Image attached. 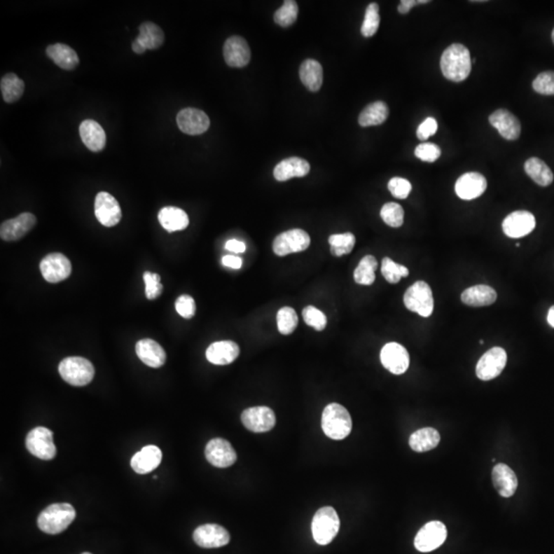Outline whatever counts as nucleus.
Wrapping results in <instances>:
<instances>
[{
    "label": "nucleus",
    "instance_id": "f257e3e1",
    "mask_svg": "<svg viewBox=\"0 0 554 554\" xmlns=\"http://www.w3.org/2000/svg\"><path fill=\"white\" fill-rule=\"evenodd\" d=\"M471 65L469 50L463 44H452L441 55V72L454 83L465 81L471 72Z\"/></svg>",
    "mask_w": 554,
    "mask_h": 554
},
{
    "label": "nucleus",
    "instance_id": "f03ea898",
    "mask_svg": "<svg viewBox=\"0 0 554 554\" xmlns=\"http://www.w3.org/2000/svg\"><path fill=\"white\" fill-rule=\"evenodd\" d=\"M76 511L69 503L50 505L39 514L37 525L46 534L57 535L65 531L74 522Z\"/></svg>",
    "mask_w": 554,
    "mask_h": 554
},
{
    "label": "nucleus",
    "instance_id": "7ed1b4c3",
    "mask_svg": "<svg viewBox=\"0 0 554 554\" xmlns=\"http://www.w3.org/2000/svg\"><path fill=\"white\" fill-rule=\"evenodd\" d=\"M321 427L328 438L335 441L347 438L352 430L349 412L339 403H330L322 412Z\"/></svg>",
    "mask_w": 554,
    "mask_h": 554
},
{
    "label": "nucleus",
    "instance_id": "20e7f679",
    "mask_svg": "<svg viewBox=\"0 0 554 554\" xmlns=\"http://www.w3.org/2000/svg\"><path fill=\"white\" fill-rule=\"evenodd\" d=\"M313 539L319 545H328L335 539L340 529V518L333 507H322L313 516Z\"/></svg>",
    "mask_w": 554,
    "mask_h": 554
},
{
    "label": "nucleus",
    "instance_id": "39448f33",
    "mask_svg": "<svg viewBox=\"0 0 554 554\" xmlns=\"http://www.w3.org/2000/svg\"><path fill=\"white\" fill-rule=\"evenodd\" d=\"M59 373L64 381L70 385L85 386L94 379L95 368L83 357H67L60 363Z\"/></svg>",
    "mask_w": 554,
    "mask_h": 554
},
{
    "label": "nucleus",
    "instance_id": "423d86ee",
    "mask_svg": "<svg viewBox=\"0 0 554 554\" xmlns=\"http://www.w3.org/2000/svg\"><path fill=\"white\" fill-rule=\"evenodd\" d=\"M403 303L408 310L429 317L434 312V300L431 288L425 282H417L408 289L403 296Z\"/></svg>",
    "mask_w": 554,
    "mask_h": 554
},
{
    "label": "nucleus",
    "instance_id": "0eeeda50",
    "mask_svg": "<svg viewBox=\"0 0 554 554\" xmlns=\"http://www.w3.org/2000/svg\"><path fill=\"white\" fill-rule=\"evenodd\" d=\"M28 451L41 460H52L56 457L57 449L53 439V432L46 427L34 428L26 438Z\"/></svg>",
    "mask_w": 554,
    "mask_h": 554
},
{
    "label": "nucleus",
    "instance_id": "6e6552de",
    "mask_svg": "<svg viewBox=\"0 0 554 554\" xmlns=\"http://www.w3.org/2000/svg\"><path fill=\"white\" fill-rule=\"evenodd\" d=\"M310 236L302 229H292L280 233L273 240L272 249L275 255L279 257L290 254L304 251L310 246Z\"/></svg>",
    "mask_w": 554,
    "mask_h": 554
},
{
    "label": "nucleus",
    "instance_id": "1a4fd4ad",
    "mask_svg": "<svg viewBox=\"0 0 554 554\" xmlns=\"http://www.w3.org/2000/svg\"><path fill=\"white\" fill-rule=\"evenodd\" d=\"M448 531L443 522L434 520L423 525L415 537L414 544L420 553H430L436 550L445 543Z\"/></svg>",
    "mask_w": 554,
    "mask_h": 554
},
{
    "label": "nucleus",
    "instance_id": "9d476101",
    "mask_svg": "<svg viewBox=\"0 0 554 554\" xmlns=\"http://www.w3.org/2000/svg\"><path fill=\"white\" fill-rule=\"evenodd\" d=\"M507 363L506 351L501 347L487 350L476 365V376L483 381L497 378L504 370Z\"/></svg>",
    "mask_w": 554,
    "mask_h": 554
},
{
    "label": "nucleus",
    "instance_id": "9b49d317",
    "mask_svg": "<svg viewBox=\"0 0 554 554\" xmlns=\"http://www.w3.org/2000/svg\"><path fill=\"white\" fill-rule=\"evenodd\" d=\"M41 271L46 282H50V284H58L71 275V263L63 254H50L41 261Z\"/></svg>",
    "mask_w": 554,
    "mask_h": 554
},
{
    "label": "nucleus",
    "instance_id": "f8f14e48",
    "mask_svg": "<svg viewBox=\"0 0 554 554\" xmlns=\"http://www.w3.org/2000/svg\"><path fill=\"white\" fill-rule=\"evenodd\" d=\"M242 422L249 431L263 434L270 431L275 427L277 417L270 408H249L242 412Z\"/></svg>",
    "mask_w": 554,
    "mask_h": 554
},
{
    "label": "nucleus",
    "instance_id": "ddd939ff",
    "mask_svg": "<svg viewBox=\"0 0 554 554\" xmlns=\"http://www.w3.org/2000/svg\"><path fill=\"white\" fill-rule=\"evenodd\" d=\"M95 215L105 227H114L121 220V209L114 196L100 192L95 200Z\"/></svg>",
    "mask_w": 554,
    "mask_h": 554
},
{
    "label": "nucleus",
    "instance_id": "4468645a",
    "mask_svg": "<svg viewBox=\"0 0 554 554\" xmlns=\"http://www.w3.org/2000/svg\"><path fill=\"white\" fill-rule=\"evenodd\" d=\"M381 363L394 375H403L410 366V355L408 350L401 344L390 342L381 350Z\"/></svg>",
    "mask_w": 554,
    "mask_h": 554
},
{
    "label": "nucleus",
    "instance_id": "2eb2a0df",
    "mask_svg": "<svg viewBox=\"0 0 554 554\" xmlns=\"http://www.w3.org/2000/svg\"><path fill=\"white\" fill-rule=\"evenodd\" d=\"M193 540L202 548H219L228 544L230 535L222 525L207 524L200 525L194 531Z\"/></svg>",
    "mask_w": 554,
    "mask_h": 554
},
{
    "label": "nucleus",
    "instance_id": "dca6fc26",
    "mask_svg": "<svg viewBox=\"0 0 554 554\" xmlns=\"http://www.w3.org/2000/svg\"><path fill=\"white\" fill-rule=\"evenodd\" d=\"M205 458L213 466L218 468L230 467L236 462L235 450L226 439L214 438L205 447Z\"/></svg>",
    "mask_w": 554,
    "mask_h": 554
},
{
    "label": "nucleus",
    "instance_id": "f3484780",
    "mask_svg": "<svg viewBox=\"0 0 554 554\" xmlns=\"http://www.w3.org/2000/svg\"><path fill=\"white\" fill-rule=\"evenodd\" d=\"M179 129L190 136L204 134L209 130L211 120L204 111L195 108L181 110L176 116Z\"/></svg>",
    "mask_w": 554,
    "mask_h": 554
},
{
    "label": "nucleus",
    "instance_id": "a211bd4d",
    "mask_svg": "<svg viewBox=\"0 0 554 554\" xmlns=\"http://www.w3.org/2000/svg\"><path fill=\"white\" fill-rule=\"evenodd\" d=\"M535 227V217L527 211L513 212L505 218L502 224L503 233L511 238L524 237L531 233Z\"/></svg>",
    "mask_w": 554,
    "mask_h": 554
},
{
    "label": "nucleus",
    "instance_id": "6ab92c4d",
    "mask_svg": "<svg viewBox=\"0 0 554 554\" xmlns=\"http://www.w3.org/2000/svg\"><path fill=\"white\" fill-rule=\"evenodd\" d=\"M37 219L33 214L23 213L14 219L4 221L0 227V237L6 242L21 240L34 228Z\"/></svg>",
    "mask_w": 554,
    "mask_h": 554
},
{
    "label": "nucleus",
    "instance_id": "aec40b11",
    "mask_svg": "<svg viewBox=\"0 0 554 554\" xmlns=\"http://www.w3.org/2000/svg\"><path fill=\"white\" fill-rule=\"evenodd\" d=\"M225 62L234 68H242L251 61V50L246 39L240 36H233L225 41L223 48Z\"/></svg>",
    "mask_w": 554,
    "mask_h": 554
},
{
    "label": "nucleus",
    "instance_id": "412c9836",
    "mask_svg": "<svg viewBox=\"0 0 554 554\" xmlns=\"http://www.w3.org/2000/svg\"><path fill=\"white\" fill-rule=\"evenodd\" d=\"M487 183L485 176L480 173H466L457 180L455 185L457 195L464 200H472L483 195L487 189Z\"/></svg>",
    "mask_w": 554,
    "mask_h": 554
},
{
    "label": "nucleus",
    "instance_id": "4be33fe9",
    "mask_svg": "<svg viewBox=\"0 0 554 554\" xmlns=\"http://www.w3.org/2000/svg\"><path fill=\"white\" fill-rule=\"evenodd\" d=\"M490 123L499 132V134L506 140H516L520 138L522 125L518 117L513 116L508 110H496L489 118Z\"/></svg>",
    "mask_w": 554,
    "mask_h": 554
},
{
    "label": "nucleus",
    "instance_id": "5701e85b",
    "mask_svg": "<svg viewBox=\"0 0 554 554\" xmlns=\"http://www.w3.org/2000/svg\"><path fill=\"white\" fill-rule=\"evenodd\" d=\"M240 353V346L235 342L220 341L209 346L205 356L213 365L226 366L233 363Z\"/></svg>",
    "mask_w": 554,
    "mask_h": 554
},
{
    "label": "nucleus",
    "instance_id": "b1692460",
    "mask_svg": "<svg viewBox=\"0 0 554 554\" xmlns=\"http://www.w3.org/2000/svg\"><path fill=\"white\" fill-rule=\"evenodd\" d=\"M162 459V452L160 448L150 445L143 448L140 452L134 455L131 460V466L136 473L147 474L160 466Z\"/></svg>",
    "mask_w": 554,
    "mask_h": 554
},
{
    "label": "nucleus",
    "instance_id": "393cba45",
    "mask_svg": "<svg viewBox=\"0 0 554 554\" xmlns=\"http://www.w3.org/2000/svg\"><path fill=\"white\" fill-rule=\"evenodd\" d=\"M136 353L140 361L150 368H160L167 361V353L154 340H140L136 345Z\"/></svg>",
    "mask_w": 554,
    "mask_h": 554
},
{
    "label": "nucleus",
    "instance_id": "a878e982",
    "mask_svg": "<svg viewBox=\"0 0 554 554\" xmlns=\"http://www.w3.org/2000/svg\"><path fill=\"white\" fill-rule=\"evenodd\" d=\"M492 478L499 495L504 498H511L514 495L518 489V480L511 467L503 463L496 465L492 472Z\"/></svg>",
    "mask_w": 554,
    "mask_h": 554
},
{
    "label": "nucleus",
    "instance_id": "bb28decb",
    "mask_svg": "<svg viewBox=\"0 0 554 554\" xmlns=\"http://www.w3.org/2000/svg\"><path fill=\"white\" fill-rule=\"evenodd\" d=\"M81 141L92 152L102 151L106 146V134L103 127L92 119L81 123L79 127Z\"/></svg>",
    "mask_w": 554,
    "mask_h": 554
},
{
    "label": "nucleus",
    "instance_id": "cd10ccee",
    "mask_svg": "<svg viewBox=\"0 0 554 554\" xmlns=\"http://www.w3.org/2000/svg\"><path fill=\"white\" fill-rule=\"evenodd\" d=\"M310 172V165L308 161L300 158H290L280 161L275 167V180L279 182L290 180V179L302 178L308 175Z\"/></svg>",
    "mask_w": 554,
    "mask_h": 554
},
{
    "label": "nucleus",
    "instance_id": "c85d7f7f",
    "mask_svg": "<svg viewBox=\"0 0 554 554\" xmlns=\"http://www.w3.org/2000/svg\"><path fill=\"white\" fill-rule=\"evenodd\" d=\"M46 55L62 69L71 71L79 65L78 55L67 44H52L46 48Z\"/></svg>",
    "mask_w": 554,
    "mask_h": 554
},
{
    "label": "nucleus",
    "instance_id": "c756f323",
    "mask_svg": "<svg viewBox=\"0 0 554 554\" xmlns=\"http://www.w3.org/2000/svg\"><path fill=\"white\" fill-rule=\"evenodd\" d=\"M461 300L468 306H490L495 303L497 293L492 286L478 284L465 290L461 295Z\"/></svg>",
    "mask_w": 554,
    "mask_h": 554
},
{
    "label": "nucleus",
    "instance_id": "7c9ffc66",
    "mask_svg": "<svg viewBox=\"0 0 554 554\" xmlns=\"http://www.w3.org/2000/svg\"><path fill=\"white\" fill-rule=\"evenodd\" d=\"M158 221L161 226L169 233L184 230L189 225L188 215L183 209L176 207L161 209L158 213Z\"/></svg>",
    "mask_w": 554,
    "mask_h": 554
},
{
    "label": "nucleus",
    "instance_id": "2f4dec72",
    "mask_svg": "<svg viewBox=\"0 0 554 554\" xmlns=\"http://www.w3.org/2000/svg\"><path fill=\"white\" fill-rule=\"evenodd\" d=\"M300 78L311 92L321 90L324 81V70L321 64L315 60H305L300 67Z\"/></svg>",
    "mask_w": 554,
    "mask_h": 554
},
{
    "label": "nucleus",
    "instance_id": "473e14b6",
    "mask_svg": "<svg viewBox=\"0 0 554 554\" xmlns=\"http://www.w3.org/2000/svg\"><path fill=\"white\" fill-rule=\"evenodd\" d=\"M439 441H441V436L438 430L431 427L417 430L408 439V443L413 451L418 452L431 451L434 448L438 447Z\"/></svg>",
    "mask_w": 554,
    "mask_h": 554
},
{
    "label": "nucleus",
    "instance_id": "72a5a7b5",
    "mask_svg": "<svg viewBox=\"0 0 554 554\" xmlns=\"http://www.w3.org/2000/svg\"><path fill=\"white\" fill-rule=\"evenodd\" d=\"M525 171L527 176L539 186H549L553 182V173L550 167L542 160L532 158L525 161Z\"/></svg>",
    "mask_w": 554,
    "mask_h": 554
},
{
    "label": "nucleus",
    "instance_id": "f704fd0d",
    "mask_svg": "<svg viewBox=\"0 0 554 554\" xmlns=\"http://www.w3.org/2000/svg\"><path fill=\"white\" fill-rule=\"evenodd\" d=\"M388 116H389V109L387 105L378 101L366 106L359 117V123L363 127L380 125L385 123Z\"/></svg>",
    "mask_w": 554,
    "mask_h": 554
},
{
    "label": "nucleus",
    "instance_id": "c9c22d12",
    "mask_svg": "<svg viewBox=\"0 0 554 554\" xmlns=\"http://www.w3.org/2000/svg\"><path fill=\"white\" fill-rule=\"evenodd\" d=\"M139 31L140 33L136 39L139 43H142L146 50H156L162 46L165 34L160 26L152 22H144L141 24Z\"/></svg>",
    "mask_w": 554,
    "mask_h": 554
},
{
    "label": "nucleus",
    "instance_id": "e433bc0d",
    "mask_svg": "<svg viewBox=\"0 0 554 554\" xmlns=\"http://www.w3.org/2000/svg\"><path fill=\"white\" fill-rule=\"evenodd\" d=\"M0 88L4 102L12 104L23 96L25 83L15 74H8L2 77Z\"/></svg>",
    "mask_w": 554,
    "mask_h": 554
},
{
    "label": "nucleus",
    "instance_id": "4c0bfd02",
    "mask_svg": "<svg viewBox=\"0 0 554 554\" xmlns=\"http://www.w3.org/2000/svg\"><path fill=\"white\" fill-rule=\"evenodd\" d=\"M377 268H378V262H377L376 258L374 256H366L355 268L354 275H353L355 282L361 284V286H371L374 284L375 279H376L375 272H376Z\"/></svg>",
    "mask_w": 554,
    "mask_h": 554
},
{
    "label": "nucleus",
    "instance_id": "58836bf2",
    "mask_svg": "<svg viewBox=\"0 0 554 554\" xmlns=\"http://www.w3.org/2000/svg\"><path fill=\"white\" fill-rule=\"evenodd\" d=\"M355 236L352 233L333 234L328 237L331 253L335 257H342L352 251L355 246Z\"/></svg>",
    "mask_w": 554,
    "mask_h": 554
},
{
    "label": "nucleus",
    "instance_id": "ea45409f",
    "mask_svg": "<svg viewBox=\"0 0 554 554\" xmlns=\"http://www.w3.org/2000/svg\"><path fill=\"white\" fill-rule=\"evenodd\" d=\"M277 328L282 335L292 334L298 326L297 312L292 307H282L277 312Z\"/></svg>",
    "mask_w": 554,
    "mask_h": 554
},
{
    "label": "nucleus",
    "instance_id": "a19ab883",
    "mask_svg": "<svg viewBox=\"0 0 554 554\" xmlns=\"http://www.w3.org/2000/svg\"><path fill=\"white\" fill-rule=\"evenodd\" d=\"M382 275L389 284H397L403 277L408 275V269L403 265L397 264L390 258H384L382 260Z\"/></svg>",
    "mask_w": 554,
    "mask_h": 554
},
{
    "label": "nucleus",
    "instance_id": "79ce46f5",
    "mask_svg": "<svg viewBox=\"0 0 554 554\" xmlns=\"http://www.w3.org/2000/svg\"><path fill=\"white\" fill-rule=\"evenodd\" d=\"M298 13H299V8H298L297 2L293 0H288V1H284L282 8H278L275 12V22L282 27H290L297 20Z\"/></svg>",
    "mask_w": 554,
    "mask_h": 554
},
{
    "label": "nucleus",
    "instance_id": "37998d69",
    "mask_svg": "<svg viewBox=\"0 0 554 554\" xmlns=\"http://www.w3.org/2000/svg\"><path fill=\"white\" fill-rule=\"evenodd\" d=\"M380 215H381L382 220L388 226L399 228L403 224L405 212H403V207L401 205L395 204V202H388V204L383 205Z\"/></svg>",
    "mask_w": 554,
    "mask_h": 554
},
{
    "label": "nucleus",
    "instance_id": "c03bdc74",
    "mask_svg": "<svg viewBox=\"0 0 554 554\" xmlns=\"http://www.w3.org/2000/svg\"><path fill=\"white\" fill-rule=\"evenodd\" d=\"M380 26L379 6L372 2L366 8L365 20L361 26V34L365 37H372L376 34Z\"/></svg>",
    "mask_w": 554,
    "mask_h": 554
},
{
    "label": "nucleus",
    "instance_id": "a18cd8bd",
    "mask_svg": "<svg viewBox=\"0 0 554 554\" xmlns=\"http://www.w3.org/2000/svg\"><path fill=\"white\" fill-rule=\"evenodd\" d=\"M303 319L306 324L312 326L319 332L326 328L328 322L326 314L314 306H307L303 309Z\"/></svg>",
    "mask_w": 554,
    "mask_h": 554
},
{
    "label": "nucleus",
    "instance_id": "49530a36",
    "mask_svg": "<svg viewBox=\"0 0 554 554\" xmlns=\"http://www.w3.org/2000/svg\"><path fill=\"white\" fill-rule=\"evenodd\" d=\"M533 88L538 94L545 96L554 95V71L542 72L536 77Z\"/></svg>",
    "mask_w": 554,
    "mask_h": 554
},
{
    "label": "nucleus",
    "instance_id": "de8ad7c7",
    "mask_svg": "<svg viewBox=\"0 0 554 554\" xmlns=\"http://www.w3.org/2000/svg\"><path fill=\"white\" fill-rule=\"evenodd\" d=\"M145 282V293L147 299L154 300L160 297L162 292V284H160V277L158 273L146 271L143 275Z\"/></svg>",
    "mask_w": 554,
    "mask_h": 554
},
{
    "label": "nucleus",
    "instance_id": "09e8293b",
    "mask_svg": "<svg viewBox=\"0 0 554 554\" xmlns=\"http://www.w3.org/2000/svg\"><path fill=\"white\" fill-rule=\"evenodd\" d=\"M388 189L394 198H399V200H406L412 191V184L407 179L394 176L388 183Z\"/></svg>",
    "mask_w": 554,
    "mask_h": 554
},
{
    "label": "nucleus",
    "instance_id": "8fccbe9b",
    "mask_svg": "<svg viewBox=\"0 0 554 554\" xmlns=\"http://www.w3.org/2000/svg\"><path fill=\"white\" fill-rule=\"evenodd\" d=\"M441 148L434 143H423L415 149V155L419 160L427 161V162H434L441 156Z\"/></svg>",
    "mask_w": 554,
    "mask_h": 554
},
{
    "label": "nucleus",
    "instance_id": "3c124183",
    "mask_svg": "<svg viewBox=\"0 0 554 554\" xmlns=\"http://www.w3.org/2000/svg\"><path fill=\"white\" fill-rule=\"evenodd\" d=\"M176 310L184 319H191L195 315L196 305L193 298L189 295H182L176 299Z\"/></svg>",
    "mask_w": 554,
    "mask_h": 554
},
{
    "label": "nucleus",
    "instance_id": "603ef678",
    "mask_svg": "<svg viewBox=\"0 0 554 554\" xmlns=\"http://www.w3.org/2000/svg\"><path fill=\"white\" fill-rule=\"evenodd\" d=\"M438 131V123L434 117H428L419 125L417 130V137L419 140L426 141L428 138L436 134Z\"/></svg>",
    "mask_w": 554,
    "mask_h": 554
},
{
    "label": "nucleus",
    "instance_id": "864d4df0",
    "mask_svg": "<svg viewBox=\"0 0 554 554\" xmlns=\"http://www.w3.org/2000/svg\"><path fill=\"white\" fill-rule=\"evenodd\" d=\"M429 2V0H401V4H399V14L406 15L412 10L414 6H418V4H426Z\"/></svg>",
    "mask_w": 554,
    "mask_h": 554
},
{
    "label": "nucleus",
    "instance_id": "5fc2aeb1",
    "mask_svg": "<svg viewBox=\"0 0 554 554\" xmlns=\"http://www.w3.org/2000/svg\"><path fill=\"white\" fill-rule=\"evenodd\" d=\"M222 264L231 269H240L242 266V258L237 256L227 255L222 258Z\"/></svg>",
    "mask_w": 554,
    "mask_h": 554
},
{
    "label": "nucleus",
    "instance_id": "6e6d98bb",
    "mask_svg": "<svg viewBox=\"0 0 554 554\" xmlns=\"http://www.w3.org/2000/svg\"><path fill=\"white\" fill-rule=\"evenodd\" d=\"M225 248L228 249L229 251H233V253H244L247 249L244 242H240L237 240H228L225 244Z\"/></svg>",
    "mask_w": 554,
    "mask_h": 554
},
{
    "label": "nucleus",
    "instance_id": "4d7b16f0",
    "mask_svg": "<svg viewBox=\"0 0 554 554\" xmlns=\"http://www.w3.org/2000/svg\"><path fill=\"white\" fill-rule=\"evenodd\" d=\"M132 50H134V52L138 55L144 54L145 50H146L145 46H143L142 43H139V41H137V39H134V41H132Z\"/></svg>",
    "mask_w": 554,
    "mask_h": 554
},
{
    "label": "nucleus",
    "instance_id": "13d9d810",
    "mask_svg": "<svg viewBox=\"0 0 554 554\" xmlns=\"http://www.w3.org/2000/svg\"><path fill=\"white\" fill-rule=\"evenodd\" d=\"M547 321H548L549 326L554 328V306L550 307V309L548 310Z\"/></svg>",
    "mask_w": 554,
    "mask_h": 554
},
{
    "label": "nucleus",
    "instance_id": "bf43d9fd",
    "mask_svg": "<svg viewBox=\"0 0 554 554\" xmlns=\"http://www.w3.org/2000/svg\"><path fill=\"white\" fill-rule=\"evenodd\" d=\"M553 43H554V29L553 31Z\"/></svg>",
    "mask_w": 554,
    "mask_h": 554
},
{
    "label": "nucleus",
    "instance_id": "052dcab7",
    "mask_svg": "<svg viewBox=\"0 0 554 554\" xmlns=\"http://www.w3.org/2000/svg\"><path fill=\"white\" fill-rule=\"evenodd\" d=\"M83 554H92V553H83Z\"/></svg>",
    "mask_w": 554,
    "mask_h": 554
}]
</instances>
